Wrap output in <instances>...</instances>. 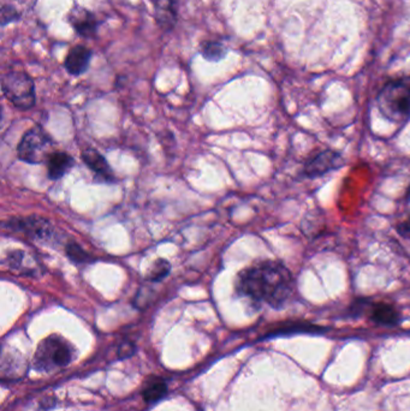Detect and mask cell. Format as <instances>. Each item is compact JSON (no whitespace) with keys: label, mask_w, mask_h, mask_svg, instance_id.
Masks as SVG:
<instances>
[{"label":"cell","mask_w":410,"mask_h":411,"mask_svg":"<svg viewBox=\"0 0 410 411\" xmlns=\"http://www.w3.org/2000/svg\"><path fill=\"white\" fill-rule=\"evenodd\" d=\"M293 277L288 267L274 260L258 262L239 272L236 290L254 303L279 309L293 294Z\"/></svg>","instance_id":"cell-1"},{"label":"cell","mask_w":410,"mask_h":411,"mask_svg":"<svg viewBox=\"0 0 410 411\" xmlns=\"http://www.w3.org/2000/svg\"><path fill=\"white\" fill-rule=\"evenodd\" d=\"M376 104L386 119L403 124L410 121V76L395 78L381 88Z\"/></svg>","instance_id":"cell-2"},{"label":"cell","mask_w":410,"mask_h":411,"mask_svg":"<svg viewBox=\"0 0 410 411\" xmlns=\"http://www.w3.org/2000/svg\"><path fill=\"white\" fill-rule=\"evenodd\" d=\"M1 91L19 110H29L36 102L34 81L25 71H9L1 78Z\"/></svg>","instance_id":"cell-3"},{"label":"cell","mask_w":410,"mask_h":411,"mask_svg":"<svg viewBox=\"0 0 410 411\" xmlns=\"http://www.w3.org/2000/svg\"><path fill=\"white\" fill-rule=\"evenodd\" d=\"M73 358L71 345L60 336L53 334L39 344L34 360L38 369L49 372L56 368L67 367Z\"/></svg>","instance_id":"cell-4"},{"label":"cell","mask_w":410,"mask_h":411,"mask_svg":"<svg viewBox=\"0 0 410 411\" xmlns=\"http://www.w3.org/2000/svg\"><path fill=\"white\" fill-rule=\"evenodd\" d=\"M53 141L40 126L27 131L17 147L19 159L28 164H41L53 153Z\"/></svg>","instance_id":"cell-5"},{"label":"cell","mask_w":410,"mask_h":411,"mask_svg":"<svg viewBox=\"0 0 410 411\" xmlns=\"http://www.w3.org/2000/svg\"><path fill=\"white\" fill-rule=\"evenodd\" d=\"M4 228L14 233H25V236L36 242H47L53 237L52 225L40 217L9 219L8 223H4Z\"/></svg>","instance_id":"cell-6"},{"label":"cell","mask_w":410,"mask_h":411,"mask_svg":"<svg viewBox=\"0 0 410 411\" xmlns=\"http://www.w3.org/2000/svg\"><path fill=\"white\" fill-rule=\"evenodd\" d=\"M344 165L342 155L333 150H325L313 155L304 163L303 174L308 178H317L338 169Z\"/></svg>","instance_id":"cell-7"},{"label":"cell","mask_w":410,"mask_h":411,"mask_svg":"<svg viewBox=\"0 0 410 411\" xmlns=\"http://www.w3.org/2000/svg\"><path fill=\"white\" fill-rule=\"evenodd\" d=\"M69 23L80 36L84 39H94L98 33L99 22L97 17L84 8H75L68 16Z\"/></svg>","instance_id":"cell-8"},{"label":"cell","mask_w":410,"mask_h":411,"mask_svg":"<svg viewBox=\"0 0 410 411\" xmlns=\"http://www.w3.org/2000/svg\"><path fill=\"white\" fill-rule=\"evenodd\" d=\"M151 3L154 8V19L158 27L164 32L173 30L178 17L180 0H151Z\"/></svg>","instance_id":"cell-9"},{"label":"cell","mask_w":410,"mask_h":411,"mask_svg":"<svg viewBox=\"0 0 410 411\" xmlns=\"http://www.w3.org/2000/svg\"><path fill=\"white\" fill-rule=\"evenodd\" d=\"M93 51L84 45H77L69 49L64 60V68L73 76H80L89 68Z\"/></svg>","instance_id":"cell-10"},{"label":"cell","mask_w":410,"mask_h":411,"mask_svg":"<svg viewBox=\"0 0 410 411\" xmlns=\"http://www.w3.org/2000/svg\"><path fill=\"white\" fill-rule=\"evenodd\" d=\"M81 159L103 182H106V183L114 182V174L110 167L108 160L105 159L98 150H93V148H86L81 153Z\"/></svg>","instance_id":"cell-11"},{"label":"cell","mask_w":410,"mask_h":411,"mask_svg":"<svg viewBox=\"0 0 410 411\" xmlns=\"http://www.w3.org/2000/svg\"><path fill=\"white\" fill-rule=\"evenodd\" d=\"M366 310L370 312V318L373 322L381 326H396L400 324V314L395 307L389 303H367Z\"/></svg>","instance_id":"cell-12"},{"label":"cell","mask_w":410,"mask_h":411,"mask_svg":"<svg viewBox=\"0 0 410 411\" xmlns=\"http://www.w3.org/2000/svg\"><path fill=\"white\" fill-rule=\"evenodd\" d=\"M46 165H47L49 178L57 180L64 177L70 169H73L75 166V159L65 152L54 150L46 160Z\"/></svg>","instance_id":"cell-13"},{"label":"cell","mask_w":410,"mask_h":411,"mask_svg":"<svg viewBox=\"0 0 410 411\" xmlns=\"http://www.w3.org/2000/svg\"><path fill=\"white\" fill-rule=\"evenodd\" d=\"M8 265L21 274L34 276L39 272V263L23 250H15L8 255Z\"/></svg>","instance_id":"cell-14"},{"label":"cell","mask_w":410,"mask_h":411,"mask_svg":"<svg viewBox=\"0 0 410 411\" xmlns=\"http://www.w3.org/2000/svg\"><path fill=\"white\" fill-rule=\"evenodd\" d=\"M199 52L208 62H220L228 54V49L220 41L204 40L199 45Z\"/></svg>","instance_id":"cell-15"},{"label":"cell","mask_w":410,"mask_h":411,"mask_svg":"<svg viewBox=\"0 0 410 411\" xmlns=\"http://www.w3.org/2000/svg\"><path fill=\"white\" fill-rule=\"evenodd\" d=\"M167 393V384L160 377H153L146 382V386L142 390V397L147 403H156Z\"/></svg>","instance_id":"cell-16"},{"label":"cell","mask_w":410,"mask_h":411,"mask_svg":"<svg viewBox=\"0 0 410 411\" xmlns=\"http://www.w3.org/2000/svg\"><path fill=\"white\" fill-rule=\"evenodd\" d=\"M170 270H171V265L169 263V261L164 259H159L154 262V265L152 267L149 274L147 276V281H161L170 273Z\"/></svg>","instance_id":"cell-17"},{"label":"cell","mask_w":410,"mask_h":411,"mask_svg":"<svg viewBox=\"0 0 410 411\" xmlns=\"http://www.w3.org/2000/svg\"><path fill=\"white\" fill-rule=\"evenodd\" d=\"M67 255L71 261L80 263V262H86L88 260V255L87 253L82 250V248L80 247L78 244L71 243L67 246Z\"/></svg>","instance_id":"cell-18"},{"label":"cell","mask_w":410,"mask_h":411,"mask_svg":"<svg viewBox=\"0 0 410 411\" xmlns=\"http://www.w3.org/2000/svg\"><path fill=\"white\" fill-rule=\"evenodd\" d=\"M20 12L12 5H4L1 8V27H5L11 22L20 20Z\"/></svg>","instance_id":"cell-19"},{"label":"cell","mask_w":410,"mask_h":411,"mask_svg":"<svg viewBox=\"0 0 410 411\" xmlns=\"http://www.w3.org/2000/svg\"><path fill=\"white\" fill-rule=\"evenodd\" d=\"M396 231L400 235V237L407 238L410 239V215L408 218H405L403 222H400V224H397L396 226Z\"/></svg>","instance_id":"cell-20"},{"label":"cell","mask_w":410,"mask_h":411,"mask_svg":"<svg viewBox=\"0 0 410 411\" xmlns=\"http://www.w3.org/2000/svg\"><path fill=\"white\" fill-rule=\"evenodd\" d=\"M135 351V347H134V344L132 343H124L122 347L119 348V351H118V355H119V357H129V356H132V353Z\"/></svg>","instance_id":"cell-21"},{"label":"cell","mask_w":410,"mask_h":411,"mask_svg":"<svg viewBox=\"0 0 410 411\" xmlns=\"http://www.w3.org/2000/svg\"><path fill=\"white\" fill-rule=\"evenodd\" d=\"M405 202H410V184L409 187H408V188H407V190H405Z\"/></svg>","instance_id":"cell-22"}]
</instances>
